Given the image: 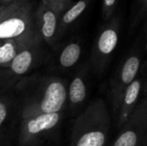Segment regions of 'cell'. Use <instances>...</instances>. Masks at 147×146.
Here are the masks:
<instances>
[{
    "label": "cell",
    "instance_id": "6da1fadb",
    "mask_svg": "<svg viewBox=\"0 0 147 146\" xmlns=\"http://www.w3.org/2000/svg\"><path fill=\"white\" fill-rule=\"evenodd\" d=\"M67 85L65 79L56 76L22 80L17 86L16 102L20 118L61 113L67 104Z\"/></svg>",
    "mask_w": 147,
    "mask_h": 146
},
{
    "label": "cell",
    "instance_id": "7a4b0ae2",
    "mask_svg": "<svg viewBox=\"0 0 147 146\" xmlns=\"http://www.w3.org/2000/svg\"><path fill=\"white\" fill-rule=\"evenodd\" d=\"M111 116L105 102L92 101L76 118L70 146H105L109 137Z\"/></svg>",
    "mask_w": 147,
    "mask_h": 146
},
{
    "label": "cell",
    "instance_id": "3957f363",
    "mask_svg": "<svg viewBox=\"0 0 147 146\" xmlns=\"http://www.w3.org/2000/svg\"><path fill=\"white\" fill-rule=\"evenodd\" d=\"M146 32L142 39L138 38L134 47L128 52L123 61L112 76L109 83V95L113 106L114 115H115L121 96L127 87L136 78L140 72L142 58L146 49Z\"/></svg>",
    "mask_w": 147,
    "mask_h": 146
},
{
    "label": "cell",
    "instance_id": "277c9868",
    "mask_svg": "<svg viewBox=\"0 0 147 146\" xmlns=\"http://www.w3.org/2000/svg\"><path fill=\"white\" fill-rule=\"evenodd\" d=\"M121 19L115 15L99 31L91 50L90 67L97 77H101L109 65L119 41Z\"/></svg>",
    "mask_w": 147,
    "mask_h": 146
},
{
    "label": "cell",
    "instance_id": "5b68a950",
    "mask_svg": "<svg viewBox=\"0 0 147 146\" xmlns=\"http://www.w3.org/2000/svg\"><path fill=\"white\" fill-rule=\"evenodd\" d=\"M36 7L29 0L3 20L0 22V40H31L40 37L36 22Z\"/></svg>",
    "mask_w": 147,
    "mask_h": 146
},
{
    "label": "cell",
    "instance_id": "8992f818",
    "mask_svg": "<svg viewBox=\"0 0 147 146\" xmlns=\"http://www.w3.org/2000/svg\"><path fill=\"white\" fill-rule=\"evenodd\" d=\"M61 120L62 112L21 119L17 136L19 146H37L44 143L58 130Z\"/></svg>",
    "mask_w": 147,
    "mask_h": 146
},
{
    "label": "cell",
    "instance_id": "52a82bcc",
    "mask_svg": "<svg viewBox=\"0 0 147 146\" xmlns=\"http://www.w3.org/2000/svg\"><path fill=\"white\" fill-rule=\"evenodd\" d=\"M120 129V133L112 146H146L147 130L146 98L139 102L129 119Z\"/></svg>",
    "mask_w": 147,
    "mask_h": 146
},
{
    "label": "cell",
    "instance_id": "ba28073f",
    "mask_svg": "<svg viewBox=\"0 0 147 146\" xmlns=\"http://www.w3.org/2000/svg\"><path fill=\"white\" fill-rule=\"evenodd\" d=\"M44 57L43 40L39 38L28 44L12 59L5 69H0L11 80V77H22L36 66Z\"/></svg>",
    "mask_w": 147,
    "mask_h": 146
},
{
    "label": "cell",
    "instance_id": "9c48e42d",
    "mask_svg": "<svg viewBox=\"0 0 147 146\" xmlns=\"http://www.w3.org/2000/svg\"><path fill=\"white\" fill-rule=\"evenodd\" d=\"M144 85L145 76L140 72L136 78L124 90L115 115V120L118 128H121L127 122L140 102V96L144 89Z\"/></svg>",
    "mask_w": 147,
    "mask_h": 146
},
{
    "label": "cell",
    "instance_id": "30bf717a",
    "mask_svg": "<svg viewBox=\"0 0 147 146\" xmlns=\"http://www.w3.org/2000/svg\"><path fill=\"white\" fill-rule=\"evenodd\" d=\"M60 15L47 6L42 1L36 7V22L39 34L50 47L54 48L59 41Z\"/></svg>",
    "mask_w": 147,
    "mask_h": 146
},
{
    "label": "cell",
    "instance_id": "8fae6325",
    "mask_svg": "<svg viewBox=\"0 0 147 146\" xmlns=\"http://www.w3.org/2000/svg\"><path fill=\"white\" fill-rule=\"evenodd\" d=\"M89 65H84L67 85V100L71 109H77L84 104L88 95Z\"/></svg>",
    "mask_w": 147,
    "mask_h": 146
},
{
    "label": "cell",
    "instance_id": "7c38bea8",
    "mask_svg": "<svg viewBox=\"0 0 147 146\" xmlns=\"http://www.w3.org/2000/svg\"><path fill=\"white\" fill-rule=\"evenodd\" d=\"M82 54V45L76 38L70 40L59 50L57 55V65L63 70L72 68L77 65Z\"/></svg>",
    "mask_w": 147,
    "mask_h": 146
},
{
    "label": "cell",
    "instance_id": "4fadbf2b",
    "mask_svg": "<svg viewBox=\"0 0 147 146\" xmlns=\"http://www.w3.org/2000/svg\"><path fill=\"white\" fill-rule=\"evenodd\" d=\"M91 0H79L74 3L68 9L60 15L59 40L67 32V30L78 20L83 13L87 9Z\"/></svg>",
    "mask_w": 147,
    "mask_h": 146
},
{
    "label": "cell",
    "instance_id": "5bb4252c",
    "mask_svg": "<svg viewBox=\"0 0 147 146\" xmlns=\"http://www.w3.org/2000/svg\"><path fill=\"white\" fill-rule=\"evenodd\" d=\"M37 39L31 40H0V69L7 68L21 49Z\"/></svg>",
    "mask_w": 147,
    "mask_h": 146
},
{
    "label": "cell",
    "instance_id": "9a60e30c",
    "mask_svg": "<svg viewBox=\"0 0 147 146\" xmlns=\"http://www.w3.org/2000/svg\"><path fill=\"white\" fill-rule=\"evenodd\" d=\"M147 10V0H134L132 6L130 31L133 32L139 23L146 17Z\"/></svg>",
    "mask_w": 147,
    "mask_h": 146
},
{
    "label": "cell",
    "instance_id": "2e32d148",
    "mask_svg": "<svg viewBox=\"0 0 147 146\" xmlns=\"http://www.w3.org/2000/svg\"><path fill=\"white\" fill-rule=\"evenodd\" d=\"M12 102L13 100L11 96H7L5 92L0 95V129L9 119V115L13 106Z\"/></svg>",
    "mask_w": 147,
    "mask_h": 146
},
{
    "label": "cell",
    "instance_id": "e0dca14e",
    "mask_svg": "<svg viewBox=\"0 0 147 146\" xmlns=\"http://www.w3.org/2000/svg\"><path fill=\"white\" fill-rule=\"evenodd\" d=\"M47 6L61 15L66 9H68L74 2L72 0H41Z\"/></svg>",
    "mask_w": 147,
    "mask_h": 146
},
{
    "label": "cell",
    "instance_id": "ac0fdd59",
    "mask_svg": "<svg viewBox=\"0 0 147 146\" xmlns=\"http://www.w3.org/2000/svg\"><path fill=\"white\" fill-rule=\"evenodd\" d=\"M118 0H102V15L104 21L110 20L115 13Z\"/></svg>",
    "mask_w": 147,
    "mask_h": 146
},
{
    "label": "cell",
    "instance_id": "d6986e66",
    "mask_svg": "<svg viewBox=\"0 0 147 146\" xmlns=\"http://www.w3.org/2000/svg\"><path fill=\"white\" fill-rule=\"evenodd\" d=\"M29 0H17L9 5H7L1 12H0V22L4 20L6 17H8L9 15H11L13 12H15L16 9H18L20 7L24 5L26 3H28Z\"/></svg>",
    "mask_w": 147,
    "mask_h": 146
},
{
    "label": "cell",
    "instance_id": "ffe728a7",
    "mask_svg": "<svg viewBox=\"0 0 147 146\" xmlns=\"http://www.w3.org/2000/svg\"><path fill=\"white\" fill-rule=\"evenodd\" d=\"M11 85V80L9 79L6 74L0 70V95L6 92Z\"/></svg>",
    "mask_w": 147,
    "mask_h": 146
},
{
    "label": "cell",
    "instance_id": "44dd1931",
    "mask_svg": "<svg viewBox=\"0 0 147 146\" xmlns=\"http://www.w3.org/2000/svg\"><path fill=\"white\" fill-rule=\"evenodd\" d=\"M17 0H0V5H9Z\"/></svg>",
    "mask_w": 147,
    "mask_h": 146
},
{
    "label": "cell",
    "instance_id": "7402d4cb",
    "mask_svg": "<svg viewBox=\"0 0 147 146\" xmlns=\"http://www.w3.org/2000/svg\"><path fill=\"white\" fill-rule=\"evenodd\" d=\"M6 6H7V5H0V12H1Z\"/></svg>",
    "mask_w": 147,
    "mask_h": 146
}]
</instances>
